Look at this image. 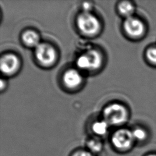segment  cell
<instances>
[{
  "mask_svg": "<svg viewBox=\"0 0 156 156\" xmlns=\"http://www.w3.org/2000/svg\"><path fill=\"white\" fill-rule=\"evenodd\" d=\"M135 143L132 130L127 129H119L116 130L110 138L111 146L113 150L120 154L130 151Z\"/></svg>",
  "mask_w": 156,
  "mask_h": 156,
  "instance_id": "obj_1",
  "label": "cell"
},
{
  "mask_svg": "<svg viewBox=\"0 0 156 156\" xmlns=\"http://www.w3.org/2000/svg\"><path fill=\"white\" fill-rule=\"evenodd\" d=\"M104 120L108 124L119 126L124 123L127 119L126 108L119 104H112L104 110Z\"/></svg>",
  "mask_w": 156,
  "mask_h": 156,
  "instance_id": "obj_2",
  "label": "cell"
},
{
  "mask_svg": "<svg viewBox=\"0 0 156 156\" xmlns=\"http://www.w3.org/2000/svg\"><path fill=\"white\" fill-rule=\"evenodd\" d=\"M77 24L79 30L83 34L88 35L96 34L100 27L97 18L88 12H84L79 15Z\"/></svg>",
  "mask_w": 156,
  "mask_h": 156,
  "instance_id": "obj_3",
  "label": "cell"
},
{
  "mask_svg": "<svg viewBox=\"0 0 156 156\" xmlns=\"http://www.w3.org/2000/svg\"><path fill=\"white\" fill-rule=\"evenodd\" d=\"M102 62L99 53L96 50H90L79 57L77 65L83 69H94L98 68Z\"/></svg>",
  "mask_w": 156,
  "mask_h": 156,
  "instance_id": "obj_4",
  "label": "cell"
},
{
  "mask_svg": "<svg viewBox=\"0 0 156 156\" xmlns=\"http://www.w3.org/2000/svg\"><path fill=\"white\" fill-rule=\"evenodd\" d=\"M35 57L42 65H51L55 59L56 54L54 49L49 44L40 43L35 48Z\"/></svg>",
  "mask_w": 156,
  "mask_h": 156,
  "instance_id": "obj_5",
  "label": "cell"
},
{
  "mask_svg": "<svg viewBox=\"0 0 156 156\" xmlns=\"http://www.w3.org/2000/svg\"><path fill=\"white\" fill-rule=\"evenodd\" d=\"M124 28L126 33L132 37L141 36L144 30V26L142 21L133 16L126 19L124 22Z\"/></svg>",
  "mask_w": 156,
  "mask_h": 156,
  "instance_id": "obj_6",
  "label": "cell"
},
{
  "mask_svg": "<svg viewBox=\"0 0 156 156\" xmlns=\"http://www.w3.org/2000/svg\"><path fill=\"white\" fill-rule=\"evenodd\" d=\"M20 65L18 57L12 54H7L1 57L0 66L1 71L6 74H10L15 72Z\"/></svg>",
  "mask_w": 156,
  "mask_h": 156,
  "instance_id": "obj_7",
  "label": "cell"
},
{
  "mask_svg": "<svg viewBox=\"0 0 156 156\" xmlns=\"http://www.w3.org/2000/svg\"><path fill=\"white\" fill-rule=\"evenodd\" d=\"M63 82L69 88H74L78 87L82 81L80 74L76 69H69L63 75Z\"/></svg>",
  "mask_w": 156,
  "mask_h": 156,
  "instance_id": "obj_8",
  "label": "cell"
},
{
  "mask_svg": "<svg viewBox=\"0 0 156 156\" xmlns=\"http://www.w3.org/2000/svg\"><path fill=\"white\" fill-rule=\"evenodd\" d=\"M85 148L95 156H98L103 152L104 144L101 138L92 136L86 141Z\"/></svg>",
  "mask_w": 156,
  "mask_h": 156,
  "instance_id": "obj_9",
  "label": "cell"
},
{
  "mask_svg": "<svg viewBox=\"0 0 156 156\" xmlns=\"http://www.w3.org/2000/svg\"><path fill=\"white\" fill-rule=\"evenodd\" d=\"M108 124L104 121H99L94 122L91 126V130L94 136L101 138L105 135L108 132Z\"/></svg>",
  "mask_w": 156,
  "mask_h": 156,
  "instance_id": "obj_10",
  "label": "cell"
},
{
  "mask_svg": "<svg viewBox=\"0 0 156 156\" xmlns=\"http://www.w3.org/2000/svg\"><path fill=\"white\" fill-rule=\"evenodd\" d=\"M24 43L27 46L37 47L39 43V37L38 34L32 30L26 31L22 36Z\"/></svg>",
  "mask_w": 156,
  "mask_h": 156,
  "instance_id": "obj_11",
  "label": "cell"
},
{
  "mask_svg": "<svg viewBox=\"0 0 156 156\" xmlns=\"http://www.w3.org/2000/svg\"><path fill=\"white\" fill-rule=\"evenodd\" d=\"M118 9L120 13L127 18L132 16L134 12V7L131 3L127 1L121 2L119 4Z\"/></svg>",
  "mask_w": 156,
  "mask_h": 156,
  "instance_id": "obj_12",
  "label": "cell"
},
{
  "mask_svg": "<svg viewBox=\"0 0 156 156\" xmlns=\"http://www.w3.org/2000/svg\"><path fill=\"white\" fill-rule=\"evenodd\" d=\"M132 132L135 141H143L145 140L147 137V133L146 130L142 128H135L132 130Z\"/></svg>",
  "mask_w": 156,
  "mask_h": 156,
  "instance_id": "obj_13",
  "label": "cell"
},
{
  "mask_svg": "<svg viewBox=\"0 0 156 156\" xmlns=\"http://www.w3.org/2000/svg\"><path fill=\"white\" fill-rule=\"evenodd\" d=\"M68 156H95L86 148H77L71 151Z\"/></svg>",
  "mask_w": 156,
  "mask_h": 156,
  "instance_id": "obj_14",
  "label": "cell"
},
{
  "mask_svg": "<svg viewBox=\"0 0 156 156\" xmlns=\"http://www.w3.org/2000/svg\"><path fill=\"white\" fill-rule=\"evenodd\" d=\"M146 57L149 62L156 65V47H152L147 50Z\"/></svg>",
  "mask_w": 156,
  "mask_h": 156,
  "instance_id": "obj_15",
  "label": "cell"
},
{
  "mask_svg": "<svg viewBox=\"0 0 156 156\" xmlns=\"http://www.w3.org/2000/svg\"><path fill=\"white\" fill-rule=\"evenodd\" d=\"M90 4L88 2H86V3H84L83 4V7L85 10H87V9H90Z\"/></svg>",
  "mask_w": 156,
  "mask_h": 156,
  "instance_id": "obj_16",
  "label": "cell"
},
{
  "mask_svg": "<svg viewBox=\"0 0 156 156\" xmlns=\"http://www.w3.org/2000/svg\"><path fill=\"white\" fill-rule=\"evenodd\" d=\"M147 156H156V155H147Z\"/></svg>",
  "mask_w": 156,
  "mask_h": 156,
  "instance_id": "obj_17",
  "label": "cell"
}]
</instances>
